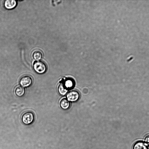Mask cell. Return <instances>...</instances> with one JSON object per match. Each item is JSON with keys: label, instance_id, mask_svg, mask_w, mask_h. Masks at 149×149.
<instances>
[{"label": "cell", "instance_id": "277c9868", "mask_svg": "<svg viewBox=\"0 0 149 149\" xmlns=\"http://www.w3.org/2000/svg\"><path fill=\"white\" fill-rule=\"evenodd\" d=\"M67 100L69 101L75 102L77 101L80 97V94L78 92L73 90L70 92L67 95Z\"/></svg>", "mask_w": 149, "mask_h": 149}, {"label": "cell", "instance_id": "4fadbf2b", "mask_svg": "<svg viewBox=\"0 0 149 149\" xmlns=\"http://www.w3.org/2000/svg\"><path fill=\"white\" fill-rule=\"evenodd\" d=\"M148 149H149V147H148Z\"/></svg>", "mask_w": 149, "mask_h": 149}, {"label": "cell", "instance_id": "52a82bcc", "mask_svg": "<svg viewBox=\"0 0 149 149\" xmlns=\"http://www.w3.org/2000/svg\"><path fill=\"white\" fill-rule=\"evenodd\" d=\"M15 93L17 96L19 97L22 96L25 94V90L23 87L19 86L16 88Z\"/></svg>", "mask_w": 149, "mask_h": 149}, {"label": "cell", "instance_id": "8fae6325", "mask_svg": "<svg viewBox=\"0 0 149 149\" xmlns=\"http://www.w3.org/2000/svg\"><path fill=\"white\" fill-rule=\"evenodd\" d=\"M64 85L65 87L68 90L71 89L74 87V82L71 80H67L65 81Z\"/></svg>", "mask_w": 149, "mask_h": 149}, {"label": "cell", "instance_id": "8992f818", "mask_svg": "<svg viewBox=\"0 0 149 149\" xmlns=\"http://www.w3.org/2000/svg\"><path fill=\"white\" fill-rule=\"evenodd\" d=\"M60 105L61 108L63 109L67 110L69 108L70 103L68 100L63 98L61 100Z\"/></svg>", "mask_w": 149, "mask_h": 149}, {"label": "cell", "instance_id": "30bf717a", "mask_svg": "<svg viewBox=\"0 0 149 149\" xmlns=\"http://www.w3.org/2000/svg\"><path fill=\"white\" fill-rule=\"evenodd\" d=\"M42 56V53L40 51L35 50L33 53V57L34 59L38 61L40 60Z\"/></svg>", "mask_w": 149, "mask_h": 149}, {"label": "cell", "instance_id": "7c38bea8", "mask_svg": "<svg viewBox=\"0 0 149 149\" xmlns=\"http://www.w3.org/2000/svg\"><path fill=\"white\" fill-rule=\"evenodd\" d=\"M146 143L149 144V135L146 136L145 139Z\"/></svg>", "mask_w": 149, "mask_h": 149}, {"label": "cell", "instance_id": "3957f363", "mask_svg": "<svg viewBox=\"0 0 149 149\" xmlns=\"http://www.w3.org/2000/svg\"><path fill=\"white\" fill-rule=\"evenodd\" d=\"M33 80L30 76L26 75L21 78L20 81V83L21 86L23 87L30 86L32 84Z\"/></svg>", "mask_w": 149, "mask_h": 149}, {"label": "cell", "instance_id": "ba28073f", "mask_svg": "<svg viewBox=\"0 0 149 149\" xmlns=\"http://www.w3.org/2000/svg\"><path fill=\"white\" fill-rule=\"evenodd\" d=\"M58 91L59 93L61 95H65L68 91V90L66 88L64 84H61L58 87Z\"/></svg>", "mask_w": 149, "mask_h": 149}, {"label": "cell", "instance_id": "6da1fadb", "mask_svg": "<svg viewBox=\"0 0 149 149\" xmlns=\"http://www.w3.org/2000/svg\"><path fill=\"white\" fill-rule=\"evenodd\" d=\"M33 68L36 73L39 74H43L46 71L47 67L44 62L41 61H37L34 62Z\"/></svg>", "mask_w": 149, "mask_h": 149}, {"label": "cell", "instance_id": "9c48e42d", "mask_svg": "<svg viewBox=\"0 0 149 149\" xmlns=\"http://www.w3.org/2000/svg\"><path fill=\"white\" fill-rule=\"evenodd\" d=\"M133 149H148L147 146L143 142H138L134 145Z\"/></svg>", "mask_w": 149, "mask_h": 149}, {"label": "cell", "instance_id": "5b68a950", "mask_svg": "<svg viewBox=\"0 0 149 149\" xmlns=\"http://www.w3.org/2000/svg\"><path fill=\"white\" fill-rule=\"evenodd\" d=\"M17 4V2L15 0H6L4 3L5 7L8 9H13L16 7Z\"/></svg>", "mask_w": 149, "mask_h": 149}, {"label": "cell", "instance_id": "7a4b0ae2", "mask_svg": "<svg viewBox=\"0 0 149 149\" xmlns=\"http://www.w3.org/2000/svg\"><path fill=\"white\" fill-rule=\"evenodd\" d=\"M34 115L30 111H27L24 113L22 117V121L25 124L28 125L31 124L34 119Z\"/></svg>", "mask_w": 149, "mask_h": 149}]
</instances>
